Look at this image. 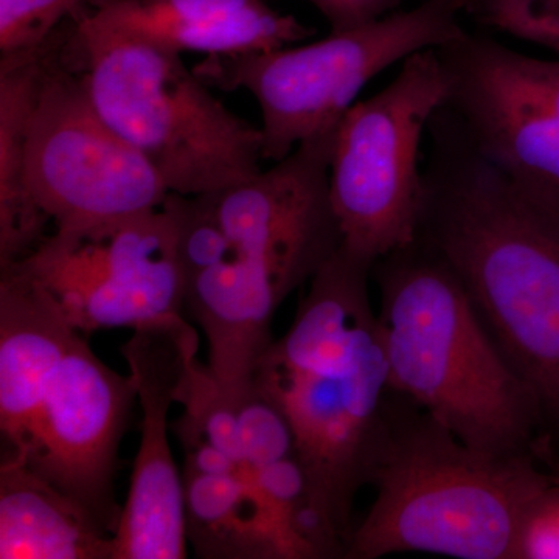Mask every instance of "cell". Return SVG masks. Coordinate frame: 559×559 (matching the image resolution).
Masks as SVG:
<instances>
[{
	"label": "cell",
	"instance_id": "6",
	"mask_svg": "<svg viewBox=\"0 0 559 559\" xmlns=\"http://www.w3.org/2000/svg\"><path fill=\"white\" fill-rule=\"evenodd\" d=\"M468 7L469 0H425L301 46L205 57L193 69L210 87L242 90L255 98L263 159L278 162L305 140L334 130L384 70L462 38L460 14Z\"/></svg>",
	"mask_w": 559,
	"mask_h": 559
},
{
	"label": "cell",
	"instance_id": "9",
	"mask_svg": "<svg viewBox=\"0 0 559 559\" xmlns=\"http://www.w3.org/2000/svg\"><path fill=\"white\" fill-rule=\"evenodd\" d=\"M10 267L49 290L81 334L135 329L186 310L178 230L165 205L97 226L51 230Z\"/></svg>",
	"mask_w": 559,
	"mask_h": 559
},
{
	"label": "cell",
	"instance_id": "1",
	"mask_svg": "<svg viewBox=\"0 0 559 559\" xmlns=\"http://www.w3.org/2000/svg\"><path fill=\"white\" fill-rule=\"evenodd\" d=\"M417 240L450 264L559 444V207L471 148L443 112Z\"/></svg>",
	"mask_w": 559,
	"mask_h": 559
},
{
	"label": "cell",
	"instance_id": "11",
	"mask_svg": "<svg viewBox=\"0 0 559 559\" xmlns=\"http://www.w3.org/2000/svg\"><path fill=\"white\" fill-rule=\"evenodd\" d=\"M444 112L471 148L559 207V58L539 60L471 36L440 47Z\"/></svg>",
	"mask_w": 559,
	"mask_h": 559
},
{
	"label": "cell",
	"instance_id": "21",
	"mask_svg": "<svg viewBox=\"0 0 559 559\" xmlns=\"http://www.w3.org/2000/svg\"><path fill=\"white\" fill-rule=\"evenodd\" d=\"M513 559H559V481L550 479L525 509Z\"/></svg>",
	"mask_w": 559,
	"mask_h": 559
},
{
	"label": "cell",
	"instance_id": "14",
	"mask_svg": "<svg viewBox=\"0 0 559 559\" xmlns=\"http://www.w3.org/2000/svg\"><path fill=\"white\" fill-rule=\"evenodd\" d=\"M76 331L35 278L0 270L2 459L27 462L47 384Z\"/></svg>",
	"mask_w": 559,
	"mask_h": 559
},
{
	"label": "cell",
	"instance_id": "3",
	"mask_svg": "<svg viewBox=\"0 0 559 559\" xmlns=\"http://www.w3.org/2000/svg\"><path fill=\"white\" fill-rule=\"evenodd\" d=\"M373 274L390 389L476 450L539 457L538 404L450 264L415 240L377 261Z\"/></svg>",
	"mask_w": 559,
	"mask_h": 559
},
{
	"label": "cell",
	"instance_id": "17",
	"mask_svg": "<svg viewBox=\"0 0 559 559\" xmlns=\"http://www.w3.org/2000/svg\"><path fill=\"white\" fill-rule=\"evenodd\" d=\"M0 558L114 559V533L27 465L2 459Z\"/></svg>",
	"mask_w": 559,
	"mask_h": 559
},
{
	"label": "cell",
	"instance_id": "16",
	"mask_svg": "<svg viewBox=\"0 0 559 559\" xmlns=\"http://www.w3.org/2000/svg\"><path fill=\"white\" fill-rule=\"evenodd\" d=\"M182 485L187 539L198 557L314 559L249 465L226 473L183 468Z\"/></svg>",
	"mask_w": 559,
	"mask_h": 559
},
{
	"label": "cell",
	"instance_id": "7",
	"mask_svg": "<svg viewBox=\"0 0 559 559\" xmlns=\"http://www.w3.org/2000/svg\"><path fill=\"white\" fill-rule=\"evenodd\" d=\"M439 50L412 55L384 90L356 102L334 128L330 202L341 246L374 264L417 240L425 194L421 145L447 105Z\"/></svg>",
	"mask_w": 559,
	"mask_h": 559
},
{
	"label": "cell",
	"instance_id": "5",
	"mask_svg": "<svg viewBox=\"0 0 559 559\" xmlns=\"http://www.w3.org/2000/svg\"><path fill=\"white\" fill-rule=\"evenodd\" d=\"M333 134L305 140L270 170L204 194L227 246L218 263L187 277L202 310L271 330L280 305L341 248L329 187Z\"/></svg>",
	"mask_w": 559,
	"mask_h": 559
},
{
	"label": "cell",
	"instance_id": "13",
	"mask_svg": "<svg viewBox=\"0 0 559 559\" xmlns=\"http://www.w3.org/2000/svg\"><path fill=\"white\" fill-rule=\"evenodd\" d=\"M83 336L73 334L51 374L24 465L116 535L121 507L114 499V474L138 392L132 378L103 364Z\"/></svg>",
	"mask_w": 559,
	"mask_h": 559
},
{
	"label": "cell",
	"instance_id": "8",
	"mask_svg": "<svg viewBox=\"0 0 559 559\" xmlns=\"http://www.w3.org/2000/svg\"><path fill=\"white\" fill-rule=\"evenodd\" d=\"M25 179L53 230L153 212L170 194L148 162L92 105L70 22L44 51L43 80L28 124Z\"/></svg>",
	"mask_w": 559,
	"mask_h": 559
},
{
	"label": "cell",
	"instance_id": "10",
	"mask_svg": "<svg viewBox=\"0 0 559 559\" xmlns=\"http://www.w3.org/2000/svg\"><path fill=\"white\" fill-rule=\"evenodd\" d=\"M252 384L288 419L312 507L345 550L384 425L389 370L381 344L352 366L289 369L261 358Z\"/></svg>",
	"mask_w": 559,
	"mask_h": 559
},
{
	"label": "cell",
	"instance_id": "12",
	"mask_svg": "<svg viewBox=\"0 0 559 559\" xmlns=\"http://www.w3.org/2000/svg\"><path fill=\"white\" fill-rule=\"evenodd\" d=\"M198 349V331L182 314L135 326L120 348L130 367L143 421L130 491L114 535V559L187 557L182 474L168 441V415L173 404L186 399Z\"/></svg>",
	"mask_w": 559,
	"mask_h": 559
},
{
	"label": "cell",
	"instance_id": "22",
	"mask_svg": "<svg viewBox=\"0 0 559 559\" xmlns=\"http://www.w3.org/2000/svg\"><path fill=\"white\" fill-rule=\"evenodd\" d=\"M329 21L331 31L355 27L388 16L401 0H308Z\"/></svg>",
	"mask_w": 559,
	"mask_h": 559
},
{
	"label": "cell",
	"instance_id": "4",
	"mask_svg": "<svg viewBox=\"0 0 559 559\" xmlns=\"http://www.w3.org/2000/svg\"><path fill=\"white\" fill-rule=\"evenodd\" d=\"M91 11L72 25L91 103L170 193L200 197L259 175L261 128L227 109L180 51L109 27Z\"/></svg>",
	"mask_w": 559,
	"mask_h": 559
},
{
	"label": "cell",
	"instance_id": "20",
	"mask_svg": "<svg viewBox=\"0 0 559 559\" xmlns=\"http://www.w3.org/2000/svg\"><path fill=\"white\" fill-rule=\"evenodd\" d=\"M474 5L489 27L546 47L559 58V0H477Z\"/></svg>",
	"mask_w": 559,
	"mask_h": 559
},
{
	"label": "cell",
	"instance_id": "18",
	"mask_svg": "<svg viewBox=\"0 0 559 559\" xmlns=\"http://www.w3.org/2000/svg\"><path fill=\"white\" fill-rule=\"evenodd\" d=\"M46 46L0 55V270L27 259L50 234V221L36 207L25 179L28 124L43 80Z\"/></svg>",
	"mask_w": 559,
	"mask_h": 559
},
{
	"label": "cell",
	"instance_id": "23",
	"mask_svg": "<svg viewBox=\"0 0 559 559\" xmlns=\"http://www.w3.org/2000/svg\"><path fill=\"white\" fill-rule=\"evenodd\" d=\"M540 463L546 466L550 479L559 481V463L557 462V457H555L554 447H549L543 452V455H540Z\"/></svg>",
	"mask_w": 559,
	"mask_h": 559
},
{
	"label": "cell",
	"instance_id": "15",
	"mask_svg": "<svg viewBox=\"0 0 559 559\" xmlns=\"http://www.w3.org/2000/svg\"><path fill=\"white\" fill-rule=\"evenodd\" d=\"M91 13L117 31L205 57L282 49L316 35L263 0H102Z\"/></svg>",
	"mask_w": 559,
	"mask_h": 559
},
{
	"label": "cell",
	"instance_id": "19",
	"mask_svg": "<svg viewBox=\"0 0 559 559\" xmlns=\"http://www.w3.org/2000/svg\"><path fill=\"white\" fill-rule=\"evenodd\" d=\"M102 0H0V55L43 49L62 25Z\"/></svg>",
	"mask_w": 559,
	"mask_h": 559
},
{
	"label": "cell",
	"instance_id": "24",
	"mask_svg": "<svg viewBox=\"0 0 559 559\" xmlns=\"http://www.w3.org/2000/svg\"><path fill=\"white\" fill-rule=\"evenodd\" d=\"M477 0H469V5H473V3H476Z\"/></svg>",
	"mask_w": 559,
	"mask_h": 559
},
{
	"label": "cell",
	"instance_id": "2",
	"mask_svg": "<svg viewBox=\"0 0 559 559\" xmlns=\"http://www.w3.org/2000/svg\"><path fill=\"white\" fill-rule=\"evenodd\" d=\"M540 465L536 454L469 447L389 385L369 477L374 500L353 524L344 559H513L525 509L550 481Z\"/></svg>",
	"mask_w": 559,
	"mask_h": 559
}]
</instances>
